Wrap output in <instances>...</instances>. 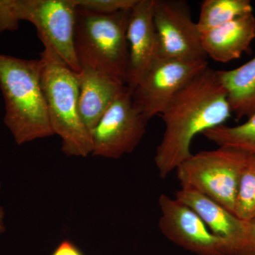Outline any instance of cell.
<instances>
[{"instance_id":"44dd1931","label":"cell","mask_w":255,"mask_h":255,"mask_svg":"<svg viewBox=\"0 0 255 255\" xmlns=\"http://www.w3.org/2000/svg\"><path fill=\"white\" fill-rule=\"evenodd\" d=\"M52 255H83L71 241L66 240L58 245Z\"/></svg>"},{"instance_id":"e0dca14e","label":"cell","mask_w":255,"mask_h":255,"mask_svg":"<svg viewBox=\"0 0 255 255\" xmlns=\"http://www.w3.org/2000/svg\"><path fill=\"white\" fill-rule=\"evenodd\" d=\"M202 135L219 147L237 149L255 155V112L246 123L236 127L223 124L206 130Z\"/></svg>"},{"instance_id":"2e32d148","label":"cell","mask_w":255,"mask_h":255,"mask_svg":"<svg viewBox=\"0 0 255 255\" xmlns=\"http://www.w3.org/2000/svg\"><path fill=\"white\" fill-rule=\"evenodd\" d=\"M250 13H253L250 0H204L196 23L204 33Z\"/></svg>"},{"instance_id":"5b68a950","label":"cell","mask_w":255,"mask_h":255,"mask_svg":"<svg viewBox=\"0 0 255 255\" xmlns=\"http://www.w3.org/2000/svg\"><path fill=\"white\" fill-rule=\"evenodd\" d=\"M250 155L224 147L192 154L176 169L181 188L203 194L234 214L240 182Z\"/></svg>"},{"instance_id":"52a82bcc","label":"cell","mask_w":255,"mask_h":255,"mask_svg":"<svg viewBox=\"0 0 255 255\" xmlns=\"http://www.w3.org/2000/svg\"><path fill=\"white\" fill-rule=\"evenodd\" d=\"M207 67V60L158 57L132 90L134 105L150 120L160 114L174 95Z\"/></svg>"},{"instance_id":"6da1fadb","label":"cell","mask_w":255,"mask_h":255,"mask_svg":"<svg viewBox=\"0 0 255 255\" xmlns=\"http://www.w3.org/2000/svg\"><path fill=\"white\" fill-rule=\"evenodd\" d=\"M231 114L217 70L207 67L176 94L159 114L165 127L155 157L159 177L165 179L192 155L191 144L196 135L223 125Z\"/></svg>"},{"instance_id":"ac0fdd59","label":"cell","mask_w":255,"mask_h":255,"mask_svg":"<svg viewBox=\"0 0 255 255\" xmlns=\"http://www.w3.org/2000/svg\"><path fill=\"white\" fill-rule=\"evenodd\" d=\"M234 214L246 222L255 220V155H250L238 188Z\"/></svg>"},{"instance_id":"4fadbf2b","label":"cell","mask_w":255,"mask_h":255,"mask_svg":"<svg viewBox=\"0 0 255 255\" xmlns=\"http://www.w3.org/2000/svg\"><path fill=\"white\" fill-rule=\"evenodd\" d=\"M78 75L79 112L91 133L106 111L127 86L122 80L90 67L82 66Z\"/></svg>"},{"instance_id":"30bf717a","label":"cell","mask_w":255,"mask_h":255,"mask_svg":"<svg viewBox=\"0 0 255 255\" xmlns=\"http://www.w3.org/2000/svg\"><path fill=\"white\" fill-rule=\"evenodd\" d=\"M159 228L169 241L197 255H232L226 242L215 236L194 210L176 198H159Z\"/></svg>"},{"instance_id":"7c38bea8","label":"cell","mask_w":255,"mask_h":255,"mask_svg":"<svg viewBox=\"0 0 255 255\" xmlns=\"http://www.w3.org/2000/svg\"><path fill=\"white\" fill-rule=\"evenodd\" d=\"M152 6L153 0H138L130 10L127 28L129 66L127 86L132 91L151 63L159 57Z\"/></svg>"},{"instance_id":"5bb4252c","label":"cell","mask_w":255,"mask_h":255,"mask_svg":"<svg viewBox=\"0 0 255 255\" xmlns=\"http://www.w3.org/2000/svg\"><path fill=\"white\" fill-rule=\"evenodd\" d=\"M255 38L253 12L202 33L201 41L207 57L219 63H228L241 58Z\"/></svg>"},{"instance_id":"ffe728a7","label":"cell","mask_w":255,"mask_h":255,"mask_svg":"<svg viewBox=\"0 0 255 255\" xmlns=\"http://www.w3.org/2000/svg\"><path fill=\"white\" fill-rule=\"evenodd\" d=\"M19 22L16 0H0V33L16 31Z\"/></svg>"},{"instance_id":"ba28073f","label":"cell","mask_w":255,"mask_h":255,"mask_svg":"<svg viewBox=\"0 0 255 255\" xmlns=\"http://www.w3.org/2000/svg\"><path fill=\"white\" fill-rule=\"evenodd\" d=\"M132 93L127 87L92 130V155L119 159L141 141L149 121L134 105Z\"/></svg>"},{"instance_id":"603a6c76","label":"cell","mask_w":255,"mask_h":255,"mask_svg":"<svg viewBox=\"0 0 255 255\" xmlns=\"http://www.w3.org/2000/svg\"><path fill=\"white\" fill-rule=\"evenodd\" d=\"M1 182H0V189H1ZM5 211L4 208L0 206V234L6 231V226L4 224Z\"/></svg>"},{"instance_id":"7402d4cb","label":"cell","mask_w":255,"mask_h":255,"mask_svg":"<svg viewBox=\"0 0 255 255\" xmlns=\"http://www.w3.org/2000/svg\"><path fill=\"white\" fill-rule=\"evenodd\" d=\"M252 223L251 243L247 255H255V220Z\"/></svg>"},{"instance_id":"3957f363","label":"cell","mask_w":255,"mask_h":255,"mask_svg":"<svg viewBox=\"0 0 255 255\" xmlns=\"http://www.w3.org/2000/svg\"><path fill=\"white\" fill-rule=\"evenodd\" d=\"M40 60L50 126L61 138L62 151L69 157H87L92 153L91 135L79 112L78 73L50 50H43Z\"/></svg>"},{"instance_id":"d6986e66","label":"cell","mask_w":255,"mask_h":255,"mask_svg":"<svg viewBox=\"0 0 255 255\" xmlns=\"http://www.w3.org/2000/svg\"><path fill=\"white\" fill-rule=\"evenodd\" d=\"M138 0H73L79 9L99 14H111L131 9Z\"/></svg>"},{"instance_id":"7a4b0ae2","label":"cell","mask_w":255,"mask_h":255,"mask_svg":"<svg viewBox=\"0 0 255 255\" xmlns=\"http://www.w3.org/2000/svg\"><path fill=\"white\" fill-rule=\"evenodd\" d=\"M4 124L17 145L54 135L42 90L41 60L0 54Z\"/></svg>"},{"instance_id":"9c48e42d","label":"cell","mask_w":255,"mask_h":255,"mask_svg":"<svg viewBox=\"0 0 255 255\" xmlns=\"http://www.w3.org/2000/svg\"><path fill=\"white\" fill-rule=\"evenodd\" d=\"M154 23L158 37L159 57L206 60L202 33L193 21L190 6L184 0H153Z\"/></svg>"},{"instance_id":"9a60e30c","label":"cell","mask_w":255,"mask_h":255,"mask_svg":"<svg viewBox=\"0 0 255 255\" xmlns=\"http://www.w3.org/2000/svg\"><path fill=\"white\" fill-rule=\"evenodd\" d=\"M217 75L236 119L251 117L255 112V56L239 68L217 70Z\"/></svg>"},{"instance_id":"8fae6325","label":"cell","mask_w":255,"mask_h":255,"mask_svg":"<svg viewBox=\"0 0 255 255\" xmlns=\"http://www.w3.org/2000/svg\"><path fill=\"white\" fill-rule=\"evenodd\" d=\"M175 198L200 216L215 236L226 242L232 255H247L251 243L252 223L236 215L203 194L181 188Z\"/></svg>"},{"instance_id":"8992f818","label":"cell","mask_w":255,"mask_h":255,"mask_svg":"<svg viewBox=\"0 0 255 255\" xmlns=\"http://www.w3.org/2000/svg\"><path fill=\"white\" fill-rule=\"evenodd\" d=\"M16 9L20 21L34 25L44 49L80 73L75 46L78 7L73 0H16Z\"/></svg>"},{"instance_id":"277c9868","label":"cell","mask_w":255,"mask_h":255,"mask_svg":"<svg viewBox=\"0 0 255 255\" xmlns=\"http://www.w3.org/2000/svg\"><path fill=\"white\" fill-rule=\"evenodd\" d=\"M130 10L99 14L78 8L75 46L80 66L104 72L127 85Z\"/></svg>"}]
</instances>
